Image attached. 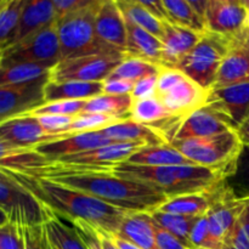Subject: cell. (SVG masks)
Here are the masks:
<instances>
[{
    "instance_id": "obj_1",
    "label": "cell",
    "mask_w": 249,
    "mask_h": 249,
    "mask_svg": "<svg viewBox=\"0 0 249 249\" xmlns=\"http://www.w3.org/2000/svg\"><path fill=\"white\" fill-rule=\"evenodd\" d=\"M38 178L89 194L126 212L153 213L169 199L143 182L116 177L96 168L53 164L44 169Z\"/></svg>"
},
{
    "instance_id": "obj_2",
    "label": "cell",
    "mask_w": 249,
    "mask_h": 249,
    "mask_svg": "<svg viewBox=\"0 0 249 249\" xmlns=\"http://www.w3.org/2000/svg\"><path fill=\"white\" fill-rule=\"evenodd\" d=\"M18 185L28 190L46 208L62 220L87 221L111 235H117L122 221L130 212L116 208L85 192L63 186L43 178L9 173Z\"/></svg>"
},
{
    "instance_id": "obj_3",
    "label": "cell",
    "mask_w": 249,
    "mask_h": 249,
    "mask_svg": "<svg viewBox=\"0 0 249 249\" xmlns=\"http://www.w3.org/2000/svg\"><path fill=\"white\" fill-rule=\"evenodd\" d=\"M87 168V167H85ZM124 179L143 182L168 198L182 195L206 192L226 179L223 172L201 165H173V167H140L122 162L109 167H90Z\"/></svg>"
},
{
    "instance_id": "obj_4",
    "label": "cell",
    "mask_w": 249,
    "mask_h": 249,
    "mask_svg": "<svg viewBox=\"0 0 249 249\" xmlns=\"http://www.w3.org/2000/svg\"><path fill=\"white\" fill-rule=\"evenodd\" d=\"M101 1L102 0H92L88 6L56 18L61 61L100 53H121L102 43L96 36L95 17Z\"/></svg>"
},
{
    "instance_id": "obj_5",
    "label": "cell",
    "mask_w": 249,
    "mask_h": 249,
    "mask_svg": "<svg viewBox=\"0 0 249 249\" xmlns=\"http://www.w3.org/2000/svg\"><path fill=\"white\" fill-rule=\"evenodd\" d=\"M170 145L192 163L223 172L226 178L232 173L243 145L233 130L207 138L175 140Z\"/></svg>"
},
{
    "instance_id": "obj_6",
    "label": "cell",
    "mask_w": 249,
    "mask_h": 249,
    "mask_svg": "<svg viewBox=\"0 0 249 249\" xmlns=\"http://www.w3.org/2000/svg\"><path fill=\"white\" fill-rule=\"evenodd\" d=\"M233 43L235 41L225 36L206 32L175 70L184 73L203 89L212 90L221 62Z\"/></svg>"
},
{
    "instance_id": "obj_7",
    "label": "cell",
    "mask_w": 249,
    "mask_h": 249,
    "mask_svg": "<svg viewBox=\"0 0 249 249\" xmlns=\"http://www.w3.org/2000/svg\"><path fill=\"white\" fill-rule=\"evenodd\" d=\"M208 92L180 71L160 67L156 97L174 116L185 119L206 106Z\"/></svg>"
},
{
    "instance_id": "obj_8",
    "label": "cell",
    "mask_w": 249,
    "mask_h": 249,
    "mask_svg": "<svg viewBox=\"0 0 249 249\" xmlns=\"http://www.w3.org/2000/svg\"><path fill=\"white\" fill-rule=\"evenodd\" d=\"M61 61L56 21L4 50L1 65L38 63L53 68Z\"/></svg>"
},
{
    "instance_id": "obj_9",
    "label": "cell",
    "mask_w": 249,
    "mask_h": 249,
    "mask_svg": "<svg viewBox=\"0 0 249 249\" xmlns=\"http://www.w3.org/2000/svg\"><path fill=\"white\" fill-rule=\"evenodd\" d=\"M125 53H100L62 60L49 73V82H105L121 65Z\"/></svg>"
},
{
    "instance_id": "obj_10",
    "label": "cell",
    "mask_w": 249,
    "mask_h": 249,
    "mask_svg": "<svg viewBox=\"0 0 249 249\" xmlns=\"http://www.w3.org/2000/svg\"><path fill=\"white\" fill-rule=\"evenodd\" d=\"M209 209L206 214L209 232L213 240L223 249L224 242L229 237L243 212L248 208L249 198H240L232 190L220 182L209 190Z\"/></svg>"
},
{
    "instance_id": "obj_11",
    "label": "cell",
    "mask_w": 249,
    "mask_h": 249,
    "mask_svg": "<svg viewBox=\"0 0 249 249\" xmlns=\"http://www.w3.org/2000/svg\"><path fill=\"white\" fill-rule=\"evenodd\" d=\"M0 209L18 226L41 225L48 215L46 207L28 190L5 180H0Z\"/></svg>"
},
{
    "instance_id": "obj_12",
    "label": "cell",
    "mask_w": 249,
    "mask_h": 249,
    "mask_svg": "<svg viewBox=\"0 0 249 249\" xmlns=\"http://www.w3.org/2000/svg\"><path fill=\"white\" fill-rule=\"evenodd\" d=\"M204 24L207 32L236 41L248 28L246 0H208Z\"/></svg>"
},
{
    "instance_id": "obj_13",
    "label": "cell",
    "mask_w": 249,
    "mask_h": 249,
    "mask_svg": "<svg viewBox=\"0 0 249 249\" xmlns=\"http://www.w3.org/2000/svg\"><path fill=\"white\" fill-rule=\"evenodd\" d=\"M206 106L237 133L249 118V83L209 90Z\"/></svg>"
},
{
    "instance_id": "obj_14",
    "label": "cell",
    "mask_w": 249,
    "mask_h": 249,
    "mask_svg": "<svg viewBox=\"0 0 249 249\" xmlns=\"http://www.w3.org/2000/svg\"><path fill=\"white\" fill-rule=\"evenodd\" d=\"M48 82L49 77H45L28 84L0 88V124L28 116L45 105L44 89Z\"/></svg>"
},
{
    "instance_id": "obj_15",
    "label": "cell",
    "mask_w": 249,
    "mask_h": 249,
    "mask_svg": "<svg viewBox=\"0 0 249 249\" xmlns=\"http://www.w3.org/2000/svg\"><path fill=\"white\" fill-rule=\"evenodd\" d=\"M72 133L53 135L44 130L38 118L34 116H22L10 119L0 124V139L7 141L11 145L23 148H36L44 143L61 140Z\"/></svg>"
},
{
    "instance_id": "obj_16",
    "label": "cell",
    "mask_w": 249,
    "mask_h": 249,
    "mask_svg": "<svg viewBox=\"0 0 249 249\" xmlns=\"http://www.w3.org/2000/svg\"><path fill=\"white\" fill-rule=\"evenodd\" d=\"M143 142H113L111 145L88 151L79 155L70 156L55 160L53 164L65 165V167H109L117 163L125 162L131 155L145 147Z\"/></svg>"
},
{
    "instance_id": "obj_17",
    "label": "cell",
    "mask_w": 249,
    "mask_h": 249,
    "mask_svg": "<svg viewBox=\"0 0 249 249\" xmlns=\"http://www.w3.org/2000/svg\"><path fill=\"white\" fill-rule=\"evenodd\" d=\"M111 143H113V141L107 139L100 130L85 131V133L77 134L72 133L67 138L44 143L34 150L53 163L61 158L96 150V148L104 147Z\"/></svg>"
},
{
    "instance_id": "obj_18",
    "label": "cell",
    "mask_w": 249,
    "mask_h": 249,
    "mask_svg": "<svg viewBox=\"0 0 249 249\" xmlns=\"http://www.w3.org/2000/svg\"><path fill=\"white\" fill-rule=\"evenodd\" d=\"M50 165L53 162L34 148L17 147L0 139V170L2 172L38 178Z\"/></svg>"
},
{
    "instance_id": "obj_19",
    "label": "cell",
    "mask_w": 249,
    "mask_h": 249,
    "mask_svg": "<svg viewBox=\"0 0 249 249\" xmlns=\"http://www.w3.org/2000/svg\"><path fill=\"white\" fill-rule=\"evenodd\" d=\"M95 32L102 43L125 53V19L117 5V1L102 0L95 17Z\"/></svg>"
},
{
    "instance_id": "obj_20",
    "label": "cell",
    "mask_w": 249,
    "mask_h": 249,
    "mask_svg": "<svg viewBox=\"0 0 249 249\" xmlns=\"http://www.w3.org/2000/svg\"><path fill=\"white\" fill-rule=\"evenodd\" d=\"M202 34L190 29L175 26L169 22H163L162 67L177 68L182 58L196 46Z\"/></svg>"
},
{
    "instance_id": "obj_21",
    "label": "cell",
    "mask_w": 249,
    "mask_h": 249,
    "mask_svg": "<svg viewBox=\"0 0 249 249\" xmlns=\"http://www.w3.org/2000/svg\"><path fill=\"white\" fill-rule=\"evenodd\" d=\"M53 21H56V12L53 0H26L16 31L6 48L23 40Z\"/></svg>"
},
{
    "instance_id": "obj_22",
    "label": "cell",
    "mask_w": 249,
    "mask_h": 249,
    "mask_svg": "<svg viewBox=\"0 0 249 249\" xmlns=\"http://www.w3.org/2000/svg\"><path fill=\"white\" fill-rule=\"evenodd\" d=\"M229 130L231 129L211 108L204 106L195 111L182 121L172 141L207 138V136L218 135Z\"/></svg>"
},
{
    "instance_id": "obj_23",
    "label": "cell",
    "mask_w": 249,
    "mask_h": 249,
    "mask_svg": "<svg viewBox=\"0 0 249 249\" xmlns=\"http://www.w3.org/2000/svg\"><path fill=\"white\" fill-rule=\"evenodd\" d=\"M126 50L125 56L139 58L162 67L163 44L160 39L145 29L125 21Z\"/></svg>"
},
{
    "instance_id": "obj_24",
    "label": "cell",
    "mask_w": 249,
    "mask_h": 249,
    "mask_svg": "<svg viewBox=\"0 0 249 249\" xmlns=\"http://www.w3.org/2000/svg\"><path fill=\"white\" fill-rule=\"evenodd\" d=\"M114 236H118L141 249H160L156 241L155 225L151 213H128L122 221L118 233Z\"/></svg>"
},
{
    "instance_id": "obj_25",
    "label": "cell",
    "mask_w": 249,
    "mask_h": 249,
    "mask_svg": "<svg viewBox=\"0 0 249 249\" xmlns=\"http://www.w3.org/2000/svg\"><path fill=\"white\" fill-rule=\"evenodd\" d=\"M249 83V51L233 44L221 62L213 89Z\"/></svg>"
},
{
    "instance_id": "obj_26",
    "label": "cell",
    "mask_w": 249,
    "mask_h": 249,
    "mask_svg": "<svg viewBox=\"0 0 249 249\" xmlns=\"http://www.w3.org/2000/svg\"><path fill=\"white\" fill-rule=\"evenodd\" d=\"M104 94V82H48L44 89L45 104L56 101H83Z\"/></svg>"
},
{
    "instance_id": "obj_27",
    "label": "cell",
    "mask_w": 249,
    "mask_h": 249,
    "mask_svg": "<svg viewBox=\"0 0 249 249\" xmlns=\"http://www.w3.org/2000/svg\"><path fill=\"white\" fill-rule=\"evenodd\" d=\"M125 163L140 167H173V165H192L182 153L170 143L158 146H145L131 155ZM197 165V164H196Z\"/></svg>"
},
{
    "instance_id": "obj_28",
    "label": "cell",
    "mask_w": 249,
    "mask_h": 249,
    "mask_svg": "<svg viewBox=\"0 0 249 249\" xmlns=\"http://www.w3.org/2000/svg\"><path fill=\"white\" fill-rule=\"evenodd\" d=\"M100 131L113 142H143L148 146L168 143L155 130L131 119L119 122Z\"/></svg>"
},
{
    "instance_id": "obj_29",
    "label": "cell",
    "mask_w": 249,
    "mask_h": 249,
    "mask_svg": "<svg viewBox=\"0 0 249 249\" xmlns=\"http://www.w3.org/2000/svg\"><path fill=\"white\" fill-rule=\"evenodd\" d=\"M44 223L49 242L56 249H89L72 225L68 226L49 208Z\"/></svg>"
},
{
    "instance_id": "obj_30",
    "label": "cell",
    "mask_w": 249,
    "mask_h": 249,
    "mask_svg": "<svg viewBox=\"0 0 249 249\" xmlns=\"http://www.w3.org/2000/svg\"><path fill=\"white\" fill-rule=\"evenodd\" d=\"M51 68L38 63H16L0 66V88L28 84L49 77Z\"/></svg>"
},
{
    "instance_id": "obj_31",
    "label": "cell",
    "mask_w": 249,
    "mask_h": 249,
    "mask_svg": "<svg viewBox=\"0 0 249 249\" xmlns=\"http://www.w3.org/2000/svg\"><path fill=\"white\" fill-rule=\"evenodd\" d=\"M133 107L131 95H108L101 94L88 100L84 113H102L118 118L130 119Z\"/></svg>"
},
{
    "instance_id": "obj_32",
    "label": "cell",
    "mask_w": 249,
    "mask_h": 249,
    "mask_svg": "<svg viewBox=\"0 0 249 249\" xmlns=\"http://www.w3.org/2000/svg\"><path fill=\"white\" fill-rule=\"evenodd\" d=\"M208 192H197L173 197L162 204L157 211L186 216H203L209 209Z\"/></svg>"
},
{
    "instance_id": "obj_33",
    "label": "cell",
    "mask_w": 249,
    "mask_h": 249,
    "mask_svg": "<svg viewBox=\"0 0 249 249\" xmlns=\"http://www.w3.org/2000/svg\"><path fill=\"white\" fill-rule=\"evenodd\" d=\"M119 10L123 15L124 19L140 28L145 29L146 32L152 36H157L158 39L163 36V22L156 18L142 4L136 0H118L117 1Z\"/></svg>"
},
{
    "instance_id": "obj_34",
    "label": "cell",
    "mask_w": 249,
    "mask_h": 249,
    "mask_svg": "<svg viewBox=\"0 0 249 249\" xmlns=\"http://www.w3.org/2000/svg\"><path fill=\"white\" fill-rule=\"evenodd\" d=\"M168 14V22L198 34L207 32L206 24L197 15L189 0H163Z\"/></svg>"
},
{
    "instance_id": "obj_35",
    "label": "cell",
    "mask_w": 249,
    "mask_h": 249,
    "mask_svg": "<svg viewBox=\"0 0 249 249\" xmlns=\"http://www.w3.org/2000/svg\"><path fill=\"white\" fill-rule=\"evenodd\" d=\"M153 221L157 223L160 228L167 230L173 236L181 241L186 247L192 249L190 243V235L194 229L195 224L197 223L199 216H186L179 215V214H169L163 212H153L151 213Z\"/></svg>"
},
{
    "instance_id": "obj_36",
    "label": "cell",
    "mask_w": 249,
    "mask_h": 249,
    "mask_svg": "<svg viewBox=\"0 0 249 249\" xmlns=\"http://www.w3.org/2000/svg\"><path fill=\"white\" fill-rule=\"evenodd\" d=\"M26 0H0V45H6L14 36Z\"/></svg>"
},
{
    "instance_id": "obj_37",
    "label": "cell",
    "mask_w": 249,
    "mask_h": 249,
    "mask_svg": "<svg viewBox=\"0 0 249 249\" xmlns=\"http://www.w3.org/2000/svg\"><path fill=\"white\" fill-rule=\"evenodd\" d=\"M160 66L152 65V63L139 60V58L130 57V56H125L121 65L111 73L107 79H124L136 83L141 78H145L151 74H157L160 73Z\"/></svg>"
},
{
    "instance_id": "obj_38",
    "label": "cell",
    "mask_w": 249,
    "mask_h": 249,
    "mask_svg": "<svg viewBox=\"0 0 249 249\" xmlns=\"http://www.w3.org/2000/svg\"><path fill=\"white\" fill-rule=\"evenodd\" d=\"M240 198H249V148L243 146L232 173L224 180Z\"/></svg>"
},
{
    "instance_id": "obj_39",
    "label": "cell",
    "mask_w": 249,
    "mask_h": 249,
    "mask_svg": "<svg viewBox=\"0 0 249 249\" xmlns=\"http://www.w3.org/2000/svg\"><path fill=\"white\" fill-rule=\"evenodd\" d=\"M124 119L118 117L108 116L102 113H80L73 121L70 128V133H85V131H97L111 126L113 124L123 122Z\"/></svg>"
},
{
    "instance_id": "obj_40",
    "label": "cell",
    "mask_w": 249,
    "mask_h": 249,
    "mask_svg": "<svg viewBox=\"0 0 249 249\" xmlns=\"http://www.w3.org/2000/svg\"><path fill=\"white\" fill-rule=\"evenodd\" d=\"M88 100L83 101H56L49 102V104L43 105L36 111L32 112L29 116H46V114H55V116H70L77 117L78 114L84 112L85 106H87Z\"/></svg>"
},
{
    "instance_id": "obj_41",
    "label": "cell",
    "mask_w": 249,
    "mask_h": 249,
    "mask_svg": "<svg viewBox=\"0 0 249 249\" xmlns=\"http://www.w3.org/2000/svg\"><path fill=\"white\" fill-rule=\"evenodd\" d=\"M223 249H249V206L233 226Z\"/></svg>"
},
{
    "instance_id": "obj_42",
    "label": "cell",
    "mask_w": 249,
    "mask_h": 249,
    "mask_svg": "<svg viewBox=\"0 0 249 249\" xmlns=\"http://www.w3.org/2000/svg\"><path fill=\"white\" fill-rule=\"evenodd\" d=\"M22 238H23V249H50L48 233L45 226H21Z\"/></svg>"
},
{
    "instance_id": "obj_43",
    "label": "cell",
    "mask_w": 249,
    "mask_h": 249,
    "mask_svg": "<svg viewBox=\"0 0 249 249\" xmlns=\"http://www.w3.org/2000/svg\"><path fill=\"white\" fill-rule=\"evenodd\" d=\"M39 123L44 128V130L49 134L60 135V134H68L75 117L70 116H55V114H46V116L36 117Z\"/></svg>"
},
{
    "instance_id": "obj_44",
    "label": "cell",
    "mask_w": 249,
    "mask_h": 249,
    "mask_svg": "<svg viewBox=\"0 0 249 249\" xmlns=\"http://www.w3.org/2000/svg\"><path fill=\"white\" fill-rule=\"evenodd\" d=\"M0 249H23L21 226L11 221L0 225Z\"/></svg>"
},
{
    "instance_id": "obj_45",
    "label": "cell",
    "mask_w": 249,
    "mask_h": 249,
    "mask_svg": "<svg viewBox=\"0 0 249 249\" xmlns=\"http://www.w3.org/2000/svg\"><path fill=\"white\" fill-rule=\"evenodd\" d=\"M157 82H158V73L157 74L147 75V77L141 78L140 80H138V82L135 83V87H134L133 92H131L133 101L155 97L156 91H157Z\"/></svg>"
},
{
    "instance_id": "obj_46",
    "label": "cell",
    "mask_w": 249,
    "mask_h": 249,
    "mask_svg": "<svg viewBox=\"0 0 249 249\" xmlns=\"http://www.w3.org/2000/svg\"><path fill=\"white\" fill-rule=\"evenodd\" d=\"M153 225H155L156 241H157V246L160 249H190L175 236L160 228L157 223L153 221Z\"/></svg>"
},
{
    "instance_id": "obj_47",
    "label": "cell",
    "mask_w": 249,
    "mask_h": 249,
    "mask_svg": "<svg viewBox=\"0 0 249 249\" xmlns=\"http://www.w3.org/2000/svg\"><path fill=\"white\" fill-rule=\"evenodd\" d=\"M135 83L124 79H106L104 82V94L131 95Z\"/></svg>"
},
{
    "instance_id": "obj_48",
    "label": "cell",
    "mask_w": 249,
    "mask_h": 249,
    "mask_svg": "<svg viewBox=\"0 0 249 249\" xmlns=\"http://www.w3.org/2000/svg\"><path fill=\"white\" fill-rule=\"evenodd\" d=\"M55 7L56 18L65 16L75 10L83 9L92 2V0H53Z\"/></svg>"
},
{
    "instance_id": "obj_49",
    "label": "cell",
    "mask_w": 249,
    "mask_h": 249,
    "mask_svg": "<svg viewBox=\"0 0 249 249\" xmlns=\"http://www.w3.org/2000/svg\"><path fill=\"white\" fill-rule=\"evenodd\" d=\"M141 4L160 21L168 22V14L167 10L164 7V2L163 0H153V1H141Z\"/></svg>"
},
{
    "instance_id": "obj_50",
    "label": "cell",
    "mask_w": 249,
    "mask_h": 249,
    "mask_svg": "<svg viewBox=\"0 0 249 249\" xmlns=\"http://www.w3.org/2000/svg\"><path fill=\"white\" fill-rule=\"evenodd\" d=\"M191 6L194 7L195 11L197 12L199 17L204 21V15L207 11V5H208V0H189Z\"/></svg>"
},
{
    "instance_id": "obj_51",
    "label": "cell",
    "mask_w": 249,
    "mask_h": 249,
    "mask_svg": "<svg viewBox=\"0 0 249 249\" xmlns=\"http://www.w3.org/2000/svg\"><path fill=\"white\" fill-rule=\"evenodd\" d=\"M237 134L242 145L245 147L249 148V118L240 126V129L237 130Z\"/></svg>"
},
{
    "instance_id": "obj_52",
    "label": "cell",
    "mask_w": 249,
    "mask_h": 249,
    "mask_svg": "<svg viewBox=\"0 0 249 249\" xmlns=\"http://www.w3.org/2000/svg\"><path fill=\"white\" fill-rule=\"evenodd\" d=\"M100 235H101V243H102V249H119L117 247V245L114 243L113 238H112L111 233L106 232V231L101 230L100 229Z\"/></svg>"
},
{
    "instance_id": "obj_53",
    "label": "cell",
    "mask_w": 249,
    "mask_h": 249,
    "mask_svg": "<svg viewBox=\"0 0 249 249\" xmlns=\"http://www.w3.org/2000/svg\"><path fill=\"white\" fill-rule=\"evenodd\" d=\"M112 238H113L114 243L117 245V247H118L119 249H141L139 248L138 246L133 245V243L128 242V241L123 240V238L118 237V236H114V235H111Z\"/></svg>"
},
{
    "instance_id": "obj_54",
    "label": "cell",
    "mask_w": 249,
    "mask_h": 249,
    "mask_svg": "<svg viewBox=\"0 0 249 249\" xmlns=\"http://www.w3.org/2000/svg\"><path fill=\"white\" fill-rule=\"evenodd\" d=\"M233 44H240V45H242L243 48H246L249 51V27L246 29V32L242 34V36H241L240 39H237Z\"/></svg>"
},
{
    "instance_id": "obj_55",
    "label": "cell",
    "mask_w": 249,
    "mask_h": 249,
    "mask_svg": "<svg viewBox=\"0 0 249 249\" xmlns=\"http://www.w3.org/2000/svg\"><path fill=\"white\" fill-rule=\"evenodd\" d=\"M0 180H5V181H15L9 173L2 172V170H0Z\"/></svg>"
},
{
    "instance_id": "obj_56",
    "label": "cell",
    "mask_w": 249,
    "mask_h": 249,
    "mask_svg": "<svg viewBox=\"0 0 249 249\" xmlns=\"http://www.w3.org/2000/svg\"><path fill=\"white\" fill-rule=\"evenodd\" d=\"M7 221H9V219H7L6 214L0 209V225H4V224H6Z\"/></svg>"
},
{
    "instance_id": "obj_57",
    "label": "cell",
    "mask_w": 249,
    "mask_h": 249,
    "mask_svg": "<svg viewBox=\"0 0 249 249\" xmlns=\"http://www.w3.org/2000/svg\"><path fill=\"white\" fill-rule=\"evenodd\" d=\"M4 50H5V46L4 45H0V65H1L2 56H4Z\"/></svg>"
},
{
    "instance_id": "obj_58",
    "label": "cell",
    "mask_w": 249,
    "mask_h": 249,
    "mask_svg": "<svg viewBox=\"0 0 249 249\" xmlns=\"http://www.w3.org/2000/svg\"><path fill=\"white\" fill-rule=\"evenodd\" d=\"M246 6H247V12H248V27H249V0H246Z\"/></svg>"
},
{
    "instance_id": "obj_59",
    "label": "cell",
    "mask_w": 249,
    "mask_h": 249,
    "mask_svg": "<svg viewBox=\"0 0 249 249\" xmlns=\"http://www.w3.org/2000/svg\"><path fill=\"white\" fill-rule=\"evenodd\" d=\"M50 249H56L55 247H53V245H51V243H50Z\"/></svg>"
}]
</instances>
